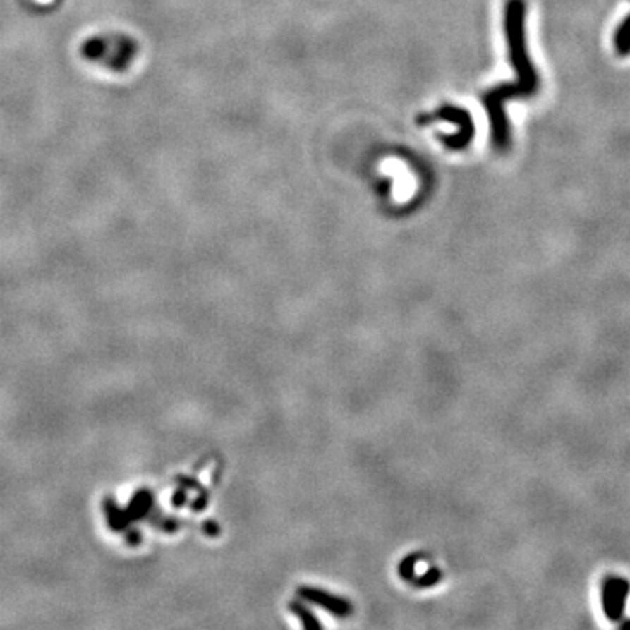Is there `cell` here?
<instances>
[{"mask_svg":"<svg viewBox=\"0 0 630 630\" xmlns=\"http://www.w3.org/2000/svg\"><path fill=\"white\" fill-rule=\"evenodd\" d=\"M630 593V583L624 578H607L602 588V606L606 617L611 622H618L624 617L625 600Z\"/></svg>","mask_w":630,"mask_h":630,"instance_id":"cell-1","label":"cell"},{"mask_svg":"<svg viewBox=\"0 0 630 630\" xmlns=\"http://www.w3.org/2000/svg\"><path fill=\"white\" fill-rule=\"evenodd\" d=\"M617 46H618V49L622 51V53H625V51L630 49V18H629L627 21H625L624 25H622L620 32H618Z\"/></svg>","mask_w":630,"mask_h":630,"instance_id":"cell-2","label":"cell"}]
</instances>
